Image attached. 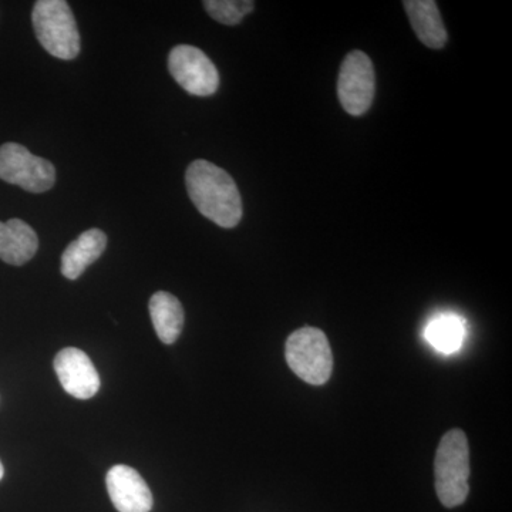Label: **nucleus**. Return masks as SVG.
Masks as SVG:
<instances>
[{
    "mask_svg": "<svg viewBox=\"0 0 512 512\" xmlns=\"http://www.w3.org/2000/svg\"><path fill=\"white\" fill-rule=\"evenodd\" d=\"M111 503L119 512H150L153 494L144 478L134 468L119 464L106 477Z\"/></svg>",
    "mask_w": 512,
    "mask_h": 512,
    "instance_id": "obj_9",
    "label": "nucleus"
},
{
    "mask_svg": "<svg viewBox=\"0 0 512 512\" xmlns=\"http://www.w3.org/2000/svg\"><path fill=\"white\" fill-rule=\"evenodd\" d=\"M55 372L63 389L76 399H92L100 390V376L90 357L77 348L60 350L55 357Z\"/></svg>",
    "mask_w": 512,
    "mask_h": 512,
    "instance_id": "obj_8",
    "label": "nucleus"
},
{
    "mask_svg": "<svg viewBox=\"0 0 512 512\" xmlns=\"http://www.w3.org/2000/svg\"><path fill=\"white\" fill-rule=\"evenodd\" d=\"M202 5L212 19L227 26L238 25L255 9L252 0H205Z\"/></svg>",
    "mask_w": 512,
    "mask_h": 512,
    "instance_id": "obj_15",
    "label": "nucleus"
},
{
    "mask_svg": "<svg viewBox=\"0 0 512 512\" xmlns=\"http://www.w3.org/2000/svg\"><path fill=\"white\" fill-rule=\"evenodd\" d=\"M107 247V237L100 229L84 231L80 237L70 242L62 255V274L64 278L74 281L103 255Z\"/></svg>",
    "mask_w": 512,
    "mask_h": 512,
    "instance_id": "obj_11",
    "label": "nucleus"
},
{
    "mask_svg": "<svg viewBox=\"0 0 512 512\" xmlns=\"http://www.w3.org/2000/svg\"><path fill=\"white\" fill-rule=\"evenodd\" d=\"M148 309L158 339L165 345L177 342L183 332L185 320L181 302L171 293L160 291L151 296Z\"/></svg>",
    "mask_w": 512,
    "mask_h": 512,
    "instance_id": "obj_13",
    "label": "nucleus"
},
{
    "mask_svg": "<svg viewBox=\"0 0 512 512\" xmlns=\"http://www.w3.org/2000/svg\"><path fill=\"white\" fill-rule=\"evenodd\" d=\"M168 70L175 82L192 96H212L220 87L217 67L198 47L175 46L168 56Z\"/></svg>",
    "mask_w": 512,
    "mask_h": 512,
    "instance_id": "obj_6",
    "label": "nucleus"
},
{
    "mask_svg": "<svg viewBox=\"0 0 512 512\" xmlns=\"http://www.w3.org/2000/svg\"><path fill=\"white\" fill-rule=\"evenodd\" d=\"M0 180L40 194L55 185L56 168L18 143H6L0 147Z\"/></svg>",
    "mask_w": 512,
    "mask_h": 512,
    "instance_id": "obj_5",
    "label": "nucleus"
},
{
    "mask_svg": "<svg viewBox=\"0 0 512 512\" xmlns=\"http://www.w3.org/2000/svg\"><path fill=\"white\" fill-rule=\"evenodd\" d=\"M403 6L420 42L430 49H443L448 36L437 3L433 0H406Z\"/></svg>",
    "mask_w": 512,
    "mask_h": 512,
    "instance_id": "obj_12",
    "label": "nucleus"
},
{
    "mask_svg": "<svg viewBox=\"0 0 512 512\" xmlns=\"http://www.w3.org/2000/svg\"><path fill=\"white\" fill-rule=\"evenodd\" d=\"M33 29L40 45L50 55L73 60L80 53V33L69 3L39 0L32 13Z\"/></svg>",
    "mask_w": 512,
    "mask_h": 512,
    "instance_id": "obj_3",
    "label": "nucleus"
},
{
    "mask_svg": "<svg viewBox=\"0 0 512 512\" xmlns=\"http://www.w3.org/2000/svg\"><path fill=\"white\" fill-rule=\"evenodd\" d=\"M39 238L25 221L13 218L0 222V259L6 264L22 266L36 255Z\"/></svg>",
    "mask_w": 512,
    "mask_h": 512,
    "instance_id": "obj_10",
    "label": "nucleus"
},
{
    "mask_svg": "<svg viewBox=\"0 0 512 512\" xmlns=\"http://www.w3.org/2000/svg\"><path fill=\"white\" fill-rule=\"evenodd\" d=\"M434 474L437 495L444 507H458L467 500L470 448L464 431H448L441 439L434 461Z\"/></svg>",
    "mask_w": 512,
    "mask_h": 512,
    "instance_id": "obj_2",
    "label": "nucleus"
},
{
    "mask_svg": "<svg viewBox=\"0 0 512 512\" xmlns=\"http://www.w3.org/2000/svg\"><path fill=\"white\" fill-rule=\"evenodd\" d=\"M466 339V320L456 313H441L430 320L426 340L437 352L451 355L463 346Z\"/></svg>",
    "mask_w": 512,
    "mask_h": 512,
    "instance_id": "obj_14",
    "label": "nucleus"
},
{
    "mask_svg": "<svg viewBox=\"0 0 512 512\" xmlns=\"http://www.w3.org/2000/svg\"><path fill=\"white\" fill-rule=\"evenodd\" d=\"M375 69L366 53L353 50L343 60L338 80L340 104L346 113L362 116L375 97Z\"/></svg>",
    "mask_w": 512,
    "mask_h": 512,
    "instance_id": "obj_7",
    "label": "nucleus"
},
{
    "mask_svg": "<svg viewBox=\"0 0 512 512\" xmlns=\"http://www.w3.org/2000/svg\"><path fill=\"white\" fill-rule=\"evenodd\" d=\"M192 204L208 220L222 228L237 227L242 218V198L227 171L210 161L197 160L185 173Z\"/></svg>",
    "mask_w": 512,
    "mask_h": 512,
    "instance_id": "obj_1",
    "label": "nucleus"
},
{
    "mask_svg": "<svg viewBox=\"0 0 512 512\" xmlns=\"http://www.w3.org/2000/svg\"><path fill=\"white\" fill-rule=\"evenodd\" d=\"M3 474H5V468H3V464L0 463V480H2Z\"/></svg>",
    "mask_w": 512,
    "mask_h": 512,
    "instance_id": "obj_16",
    "label": "nucleus"
},
{
    "mask_svg": "<svg viewBox=\"0 0 512 512\" xmlns=\"http://www.w3.org/2000/svg\"><path fill=\"white\" fill-rule=\"evenodd\" d=\"M286 362L296 376L313 386L325 384L333 370V355L325 333L302 328L286 340Z\"/></svg>",
    "mask_w": 512,
    "mask_h": 512,
    "instance_id": "obj_4",
    "label": "nucleus"
}]
</instances>
